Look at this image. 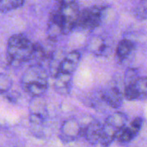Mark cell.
<instances>
[{"label":"cell","mask_w":147,"mask_h":147,"mask_svg":"<svg viewBox=\"0 0 147 147\" xmlns=\"http://www.w3.org/2000/svg\"><path fill=\"white\" fill-rule=\"evenodd\" d=\"M79 7L75 0H60L48 20L47 34L50 40H56L61 34H68L77 26Z\"/></svg>","instance_id":"obj_1"},{"label":"cell","mask_w":147,"mask_h":147,"mask_svg":"<svg viewBox=\"0 0 147 147\" xmlns=\"http://www.w3.org/2000/svg\"><path fill=\"white\" fill-rule=\"evenodd\" d=\"M36 44L22 34H13L7 43V59L10 65L18 66L34 59Z\"/></svg>","instance_id":"obj_2"},{"label":"cell","mask_w":147,"mask_h":147,"mask_svg":"<svg viewBox=\"0 0 147 147\" xmlns=\"http://www.w3.org/2000/svg\"><path fill=\"white\" fill-rule=\"evenodd\" d=\"M21 84L24 91L32 97L41 96L48 88L47 72L40 65H33L23 73Z\"/></svg>","instance_id":"obj_3"},{"label":"cell","mask_w":147,"mask_h":147,"mask_svg":"<svg viewBox=\"0 0 147 147\" xmlns=\"http://www.w3.org/2000/svg\"><path fill=\"white\" fill-rule=\"evenodd\" d=\"M127 121V115L121 112H117L109 115L102 124L100 140L101 145L108 147L116 140L122 129L126 127Z\"/></svg>","instance_id":"obj_4"},{"label":"cell","mask_w":147,"mask_h":147,"mask_svg":"<svg viewBox=\"0 0 147 147\" xmlns=\"http://www.w3.org/2000/svg\"><path fill=\"white\" fill-rule=\"evenodd\" d=\"M106 7L94 5L80 10L76 28L84 31H93L97 28L104 19Z\"/></svg>","instance_id":"obj_5"},{"label":"cell","mask_w":147,"mask_h":147,"mask_svg":"<svg viewBox=\"0 0 147 147\" xmlns=\"http://www.w3.org/2000/svg\"><path fill=\"white\" fill-rule=\"evenodd\" d=\"M124 96L128 101L140 100L147 96V78H137L127 83L124 90Z\"/></svg>","instance_id":"obj_6"},{"label":"cell","mask_w":147,"mask_h":147,"mask_svg":"<svg viewBox=\"0 0 147 147\" xmlns=\"http://www.w3.org/2000/svg\"><path fill=\"white\" fill-rule=\"evenodd\" d=\"M29 121L33 125L35 126L43 124L48 116L46 103L40 98V96L33 97V100L29 104Z\"/></svg>","instance_id":"obj_7"},{"label":"cell","mask_w":147,"mask_h":147,"mask_svg":"<svg viewBox=\"0 0 147 147\" xmlns=\"http://www.w3.org/2000/svg\"><path fill=\"white\" fill-rule=\"evenodd\" d=\"M84 127L76 119L65 121L60 127L59 138L65 142H71L83 135Z\"/></svg>","instance_id":"obj_8"},{"label":"cell","mask_w":147,"mask_h":147,"mask_svg":"<svg viewBox=\"0 0 147 147\" xmlns=\"http://www.w3.org/2000/svg\"><path fill=\"white\" fill-rule=\"evenodd\" d=\"M143 125V119L141 117H136L132 121V122L127 126L125 127L119 136L117 137L116 140L119 145L126 146L129 144L140 133Z\"/></svg>","instance_id":"obj_9"},{"label":"cell","mask_w":147,"mask_h":147,"mask_svg":"<svg viewBox=\"0 0 147 147\" xmlns=\"http://www.w3.org/2000/svg\"><path fill=\"white\" fill-rule=\"evenodd\" d=\"M81 60V53L78 51L69 53L59 63L55 72H60L67 75H71L77 70Z\"/></svg>","instance_id":"obj_10"},{"label":"cell","mask_w":147,"mask_h":147,"mask_svg":"<svg viewBox=\"0 0 147 147\" xmlns=\"http://www.w3.org/2000/svg\"><path fill=\"white\" fill-rule=\"evenodd\" d=\"M102 125L97 121H90L85 127H84L83 135L90 144L100 143L102 136Z\"/></svg>","instance_id":"obj_11"},{"label":"cell","mask_w":147,"mask_h":147,"mask_svg":"<svg viewBox=\"0 0 147 147\" xmlns=\"http://www.w3.org/2000/svg\"><path fill=\"white\" fill-rule=\"evenodd\" d=\"M72 76L60 72H55L54 75V89L55 90L62 95L70 93L71 87Z\"/></svg>","instance_id":"obj_12"},{"label":"cell","mask_w":147,"mask_h":147,"mask_svg":"<svg viewBox=\"0 0 147 147\" xmlns=\"http://www.w3.org/2000/svg\"><path fill=\"white\" fill-rule=\"evenodd\" d=\"M135 45L134 42L128 40L123 39L121 40L116 48V58L120 62L126 60L134 51Z\"/></svg>","instance_id":"obj_13"},{"label":"cell","mask_w":147,"mask_h":147,"mask_svg":"<svg viewBox=\"0 0 147 147\" xmlns=\"http://www.w3.org/2000/svg\"><path fill=\"white\" fill-rule=\"evenodd\" d=\"M102 99L108 105L115 109L121 107L123 102V96L117 88H111L107 90L102 95Z\"/></svg>","instance_id":"obj_14"},{"label":"cell","mask_w":147,"mask_h":147,"mask_svg":"<svg viewBox=\"0 0 147 147\" xmlns=\"http://www.w3.org/2000/svg\"><path fill=\"white\" fill-rule=\"evenodd\" d=\"M132 13L134 17L139 20H145L147 18V0H134Z\"/></svg>","instance_id":"obj_15"},{"label":"cell","mask_w":147,"mask_h":147,"mask_svg":"<svg viewBox=\"0 0 147 147\" xmlns=\"http://www.w3.org/2000/svg\"><path fill=\"white\" fill-rule=\"evenodd\" d=\"M25 0H0V12L6 13L22 7Z\"/></svg>","instance_id":"obj_16"},{"label":"cell","mask_w":147,"mask_h":147,"mask_svg":"<svg viewBox=\"0 0 147 147\" xmlns=\"http://www.w3.org/2000/svg\"><path fill=\"white\" fill-rule=\"evenodd\" d=\"M89 49L96 55H102L106 50V45L100 38H94L90 40Z\"/></svg>","instance_id":"obj_17"},{"label":"cell","mask_w":147,"mask_h":147,"mask_svg":"<svg viewBox=\"0 0 147 147\" xmlns=\"http://www.w3.org/2000/svg\"><path fill=\"white\" fill-rule=\"evenodd\" d=\"M11 86H12L11 78L4 73H0V93H4L9 91Z\"/></svg>","instance_id":"obj_18"}]
</instances>
